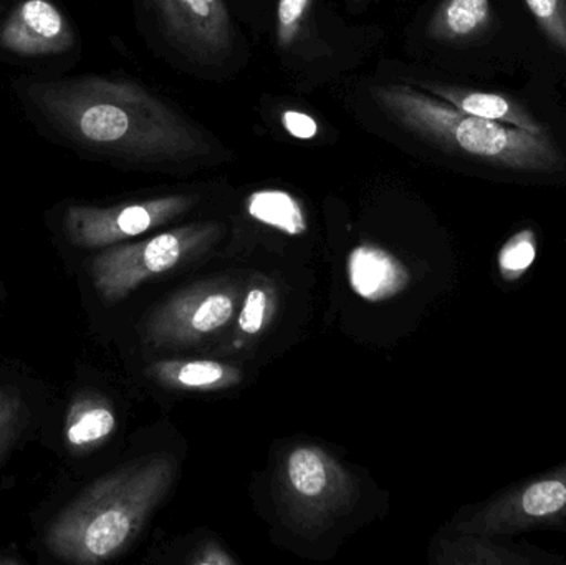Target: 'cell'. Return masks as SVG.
Returning a JSON list of instances; mask_svg holds the SVG:
<instances>
[{
  "mask_svg": "<svg viewBox=\"0 0 566 565\" xmlns=\"http://www.w3.org/2000/svg\"><path fill=\"white\" fill-rule=\"evenodd\" d=\"M29 98L63 135L93 151L148 161H182L209 151L196 126L125 80L33 83Z\"/></svg>",
  "mask_w": 566,
  "mask_h": 565,
  "instance_id": "1",
  "label": "cell"
},
{
  "mask_svg": "<svg viewBox=\"0 0 566 565\" xmlns=\"http://www.w3.org/2000/svg\"><path fill=\"white\" fill-rule=\"evenodd\" d=\"M175 474V458L155 454L103 477L50 523L46 550L70 564L113 559L136 540Z\"/></svg>",
  "mask_w": 566,
  "mask_h": 565,
  "instance_id": "2",
  "label": "cell"
},
{
  "mask_svg": "<svg viewBox=\"0 0 566 565\" xmlns=\"http://www.w3.org/2000/svg\"><path fill=\"white\" fill-rule=\"evenodd\" d=\"M375 98L409 132L465 158L525 172H554L565 166L564 155L547 132H525L468 115L409 85L378 86Z\"/></svg>",
  "mask_w": 566,
  "mask_h": 565,
  "instance_id": "3",
  "label": "cell"
},
{
  "mask_svg": "<svg viewBox=\"0 0 566 565\" xmlns=\"http://www.w3.org/2000/svg\"><path fill=\"white\" fill-rule=\"evenodd\" d=\"M214 224L186 226L136 244L106 249L90 262V278L106 304H116L143 282L165 274L218 236Z\"/></svg>",
  "mask_w": 566,
  "mask_h": 565,
  "instance_id": "4",
  "label": "cell"
},
{
  "mask_svg": "<svg viewBox=\"0 0 566 565\" xmlns=\"http://www.w3.org/2000/svg\"><path fill=\"white\" fill-rule=\"evenodd\" d=\"M196 202V196L175 195L109 208L70 206L63 218V231L76 248H109L168 224Z\"/></svg>",
  "mask_w": 566,
  "mask_h": 565,
  "instance_id": "5",
  "label": "cell"
},
{
  "mask_svg": "<svg viewBox=\"0 0 566 565\" xmlns=\"http://www.w3.org/2000/svg\"><path fill=\"white\" fill-rule=\"evenodd\" d=\"M565 516L566 464L505 491L472 514L459 530L482 536H511L528 530L555 526Z\"/></svg>",
  "mask_w": 566,
  "mask_h": 565,
  "instance_id": "6",
  "label": "cell"
},
{
  "mask_svg": "<svg viewBox=\"0 0 566 565\" xmlns=\"http://www.w3.org/2000/svg\"><path fill=\"white\" fill-rule=\"evenodd\" d=\"M282 478L286 506L302 523H322L335 516L353 496L349 474L319 448L290 451Z\"/></svg>",
  "mask_w": 566,
  "mask_h": 565,
  "instance_id": "7",
  "label": "cell"
},
{
  "mask_svg": "<svg viewBox=\"0 0 566 565\" xmlns=\"http://www.w3.org/2000/svg\"><path fill=\"white\" fill-rule=\"evenodd\" d=\"M238 292L229 285L189 289L166 302L149 318L146 335L155 345H189L205 341L234 317Z\"/></svg>",
  "mask_w": 566,
  "mask_h": 565,
  "instance_id": "8",
  "label": "cell"
},
{
  "mask_svg": "<svg viewBox=\"0 0 566 565\" xmlns=\"http://www.w3.org/2000/svg\"><path fill=\"white\" fill-rule=\"evenodd\" d=\"M163 29L178 49L199 62L226 59L234 43L226 0H151Z\"/></svg>",
  "mask_w": 566,
  "mask_h": 565,
  "instance_id": "9",
  "label": "cell"
},
{
  "mask_svg": "<svg viewBox=\"0 0 566 565\" xmlns=\"http://www.w3.org/2000/svg\"><path fill=\"white\" fill-rule=\"evenodd\" d=\"M73 42L65 17L49 0L20 3L0 30V45L20 56L56 55Z\"/></svg>",
  "mask_w": 566,
  "mask_h": 565,
  "instance_id": "10",
  "label": "cell"
},
{
  "mask_svg": "<svg viewBox=\"0 0 566 565\" xmlns=\"http://www.w3.org/2000/svg\"><path fill=\"white\" fill-rule=\"evenodd\" d=\"M348 281L359 297L381 302L401 294L411 281V272L391 252L361 244L349 254Z\"/></svg>",
  "mask_w": 566,
  "mask_h": 565,
  "instance_id": "11",
  "label": "cell"
},
{
  "mask_svg": "<svg viewBox=\"0 0 566 565\" xmlns=\"http://www.w3.org/2000/svg\"><path fill=\"white\" fill-rule=\"evenodd\" d=\"M422 88L468 115L502 125L515 126L531 133H545V126L532 115L531 109L505 93L482 92L441 83H421Z\"/></svg>",
  "mask_w": 566,
  "mask_h": 565,
  "instance_id": "12",
  "label": "cell"
},
{
  "mask_svg": "<svg viewBox=\"0 0 566 565\" xmlns=\"http://www.w3.org/2000/svg\"><path fill=\"white\" fill-rule=\"evenodd\" d=\"M491 0H442L428 23V36L439 43L474 42L491 30Z\"/></svg>",
  "mask_w": 566,
  "mask_h": 565,
  "instance_id": "13",
  "label": "cell"
},
{
  "mask_svg": "<svg viewBox=\"0 0 566 565\" xmlns=\"http://www.w3.org/2000/svg\"><path fill=\"white\" fill-rule=\"evenodd\" d=\"M115 428V411L105 398L80 394L70 404L63 433L73 454H85L105 443Z\"/></svg>",
  "mask_w": 566,
  "mask_h": 565,
  "instance_id": "14",
  "label": "cell"
},
{
  "mask_svg": "<svg viewBox=\"0 0 566 565\" xmlns=\"http://www.w3.org/2000/svg\"><path fill=\"white\" fill-rule=\"evenodd\" d=\"M151 374L161 384L188 390H216L241 380L235 368L212 360L159 362L153 365Z\"/></svg>",
  "mask_w": 566,
  "mask_h": 565,
  "instance_id": "15",
  "label": "cell"
},
{
  "mask_svg": "<svg viewBox=\"0 0 566 565\" xmlns=\"http://www.w3.org/2000/svg\"><path fill=\"white\" fill-rule=\"evenodd\" d=\"M527 551L518 547L502 546L492 543L491 536L472 534L459 541L446 544L441 561L449 564H497V565H531L554 563V557H542V554H525Z\"/></svg>",
  "mask_w": 566,
  "mask_h": 565,
  "instance_id": "16",
  "label": "cell"
},
{
  "mask_svg": "<svg viewBox=\"0 0 566 565\" xmlns=\"http://www.w3.org/2000/svg\"><path fill=\"white\" fill-rule=\"evenodd\" d=\"M248 212L261 224L289 236H302L308 229L305 211L295 196L283 189H259L248 198Z\"/></svg>",
  "mask_w": 566,
  "mask_h": 565,
  "instance_id": "17",
  "label": "cell"
},
{
  "mask_svg": "<svg viewBox=\"0 0 566 565\" xmlns=\"http://www.w3.org/2000/svg\"><path fill=\"white\" fill-rule=\"evenodd\" d=\"M537 236L532 229H522L512 236L499 252V271L505 281H518L537 259Z\"/></svg>",
  "mask_w": 566,
  "mask_h": 565,
  "instance_id": "18",
  "label": "cell"
},
{
  "mask_svg": "<svg viewBox=\"0 0 566 565\" xmlns=\"http://www.w3.org/2000/svg\"><path fill=\"white\" fill-rule=\"evenodd\" d=\"M538 29L566 56V0H525Z\"/></svg>",
  "mask_w": 566,
  "mask_h": 565,
  "instance_id": "19",
  "label": "cell"
},
{
  "mask_svg": "<svg viewBox=\"0 0 566 565\" xmlns=\"http://www.w3.org/2000/svg\"><path fill=\"white\" fill-rule=\"evenodd\" d=\"M25 418L27 407L22 394L12 385L0 384V460L19 437Z\"/></svg>",
  "mask_w": 566,
  "mask_h": 565,
  "instance_id": "20",
  "label": "cell"
},
{
  "mask_svg": "<svg viewBox=\"0 0 566 565\" xmlns=\"http://www.w3.org/2000/svg\"><path fill=\"white\" fill-rule=\"evenodd\" d=\"M272 307L274 297L271 291L262 285H255L245 295L244 305L239 314V328L248 335L261 334L271 318Z\"/></svg>",
  "mask_w": 566,
  "mask_h": 565,
  "instance_id": "21",
  "label": "cell"
},
{
  "mask_svg": "<svg viewBox=\"0 0 566 565\" xmlns=\"http://www.w3.org/2000/svg\"><path fill=\"white\" fill-rule=\"evenodd\" d=\"M310 3L312 0H279L277 43L282 50L289 49L298 36Z\"/></svg>",
  "mask_w": 566,
  "mask_h": 565,
  "instance_id": "22",
  "label": "cell"
},
{
  "mask_svg": "<svg viewBox=\"0 0 566 565\" xmlns=\"http://www.w3.org/2000/svg\"><path fill=\"white\" fill-rule=\"evenodd\" d=\"M282 125L286 133L296 139H313L318 136V123L298 109H285L282 115Z\"/></svg>",
  "mask_w": 566,
  "mask_h": 565,
  "instance_id": "23",
  "label": "cell"
},
{
  "mask_svg": "<svg viewBox=\"0 0 566 565\" xmlns=\"http://www.w3.org/2000/svg\"><path fill=\"white\" fill-rule=\"evenodd\" d=\"M196 564L201 565H222V564H235V561L232 559L231 556L224 553V551L219 550V547L212 546L208 547L205 553L201 554V557L195 561Z\"/></svg>",
  "mask_w": 566,
  "mask_h": 565,
  "instance_id": "24",
  "label": "cell"
}]
</instances>
